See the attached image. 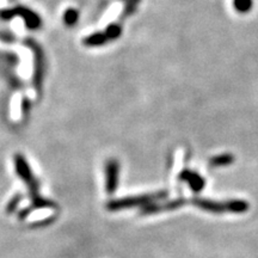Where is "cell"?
Listing matches in <instances>:
<instances>
[{"label": "cell", "mask_w": 258, "mask_h": 258, "mask_svg": "<svg viewBox=\"0 0 258 258\" xmlns=\"http://www.w3.org/2000/svg\"><path fill=\"white\" fill-rule=\"evenodd\" d=\"M179 179L182 180V182L186 183V184L190 186V189L195 192L201 191L206 185L205 178H203L201 175H199L198 172L191 170H183L182 172L179 173Z\"/></svg>", "instance_id": "obj_6"}, {"label": "cell", "mask_w": 258, "mask_h": 258, "mask_svg": "<svg viewBox=\"0 0 258 258\" xmlns=\"http://www.w3.org/2000/svg\"><path fill=\"white\" fill-rule=\"evenodd\" d=\"M233 161L234 157L232 154H220V156H215L214 158H212L211 161H209V165L213 167H220L230 165Z\"/></svg>", "instance_id": "obj_7"}, {"label": "cell", "mask_w": 258, "mask_h": 258, "mask_svg": "<svg viewBox=\"0 0 258 258\" xmlns=\"http://www.w3.org/2000/svg\"><path fill=\"white\" fill-rule=\"evenodd\" d=\"M184 205H185V200L183 199H176V200H172V201H167L164 203H151V205L143 207L140 214L151 215V214H157V213L175 211V209L182 207V206Z\"/></svg>", "instance_id": "obj_5"}, {"label": "cell", "mask_w": 258, "mask_h": 258, "mask_svg": "<svg viewBox=\"0 0 258 258\" xmlns=\"http://www.w3.org/2000/svg\"><path fill=\"white\" fill-rule=\"evenodd\" d=\"M15 166L17 175L23 179L25 185L28 186L29 195H30L31 200V205L18 213V218L21 219V220H24V219H27L29 217V214H30L32 211H35V209L55 207L56 205L51 201V200H48L46 198H43V196H41L40 182L35 178L34 173H32L30 166L28 165L24 157H22L21 154H17V156L15 157Z\"/></svg>", "instance_id": "obj_1"}, {"label": "cell", "mask_w": 258, "mask_h": 258, "mask_svg": "<svg viewBox=\"0 0 258 258\" xmlns=\"http://www.w3.org/2000/svg\"><path fill=\"white\" fill-rule=\"evenodd\" d=\"M167 196L166 190H161V191L154 194H146V195H139V196H128V198L111 200L106 203V208L110 212H118L122 209H128L133 207H139V206H148L151 203L160 201V200L165 199Z\"/></svg>", "instance_id": "obj_2"}, {"label": "cell", "mask_w": 258, "mask_h": 258, "mask_svg": "<svg viewBox=\"0 0 258 258\" xmlns=\"http://www.w3.org/2000/svg\"><path fill=\"white\" fill-rule=\"evenodd\" d=\"M233 8L239 14H247L253 8V0H233Z\"/></svg>", "instance_id": "obj_8"}, {"label": "cell", "mask_w": 258, "mask_h": 258, "mask_svg": "<svg viewBox=\"0 0 258 258\" xmlns=\"http://www.w3.org/2000/svg\"><path fill=\"white\" fill-rule=\"evenodd\" d=\"M23 198L24 196L22 195V194H17V195H15L14 198L9 201L8 206H6V213H8V214H12V213H15L16 211H17L19 207V203L22 202Z\"/></svg>", "instance_id": "obj_9"}, {"label": "cell", "mask_w": 258, "mask_h": 258, "mask_svg": "<svg viewBox=\"0 0 258 258\" xmlns=\"http://www.w3.org/2000/svg\"><path fill=\"white\" fill-rule=\"evenodd\" d=\"M194 206L202 209L205 212L215 213V214H220V213H244L249 208V203L243 201V200H233V201L227 202H218L212 201L207 199H192L191 201Z\"/></svg>", "instance_id": "obj_3"}, {"label": "cell", "mask_w": 258, "mask_h": 258, "mask_svg": "<svg viewBox=\"0 0 258 258\" xmlns=\"http://www.w3.org/2000/svg\"><path fill=\"white\" fill-rule=\"evenodd\" d=\"M120 179V164L117 160L110 159L105 164V191L109 195L115 194Z\"/></svg>", "instance_id": "obj_4"}]
</instances>
